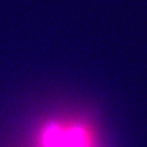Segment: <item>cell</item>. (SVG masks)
Returning a JSON list of instances; mask_svg holds the SVG:
<instances>
[{
	"label": "cell",
	"mask_w": 147,
	"mask_h": 147,
	"mask_svg": "<svg viewBox=\"0 0 147 147\" xmlns=\"http://www.w3.org/2000/svg\"><path fill=\"white\" fill-rule=\"evenodd\" d=\"M32 147H100L93 126L77 117H55L40 124Z\"/></svg>",
	"instance_id": "6da1fadb"
}]
</instances>
